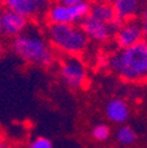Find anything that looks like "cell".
I'll return each instance as SVG.
<instances>
[{
    "label": "cell",
    "mask_w": 147,
    "mask_h": 148,
    "mask_svg": "<svg viewBox=\"0 0 147 148\" xmlns=\"http://www.w3.org/2000/svg\"><path fill=\"white\" fill-rule=\"evenodd\" d=\"M107 65L114 73L128 82L147 80V41L120 49L108 58Z\"/></svg>",
    "instance_id": "6da1fadb"
},
{
    "label": "cell",
    "mask_w": 147,
    "mask_h": 148,
    "mask_svg": "<svg viewBox=\"0 0 147 148\" xmlns=\"http://www.w3.org/2000/svg\"><path fill=\"white\" fill-rule=\"evenodd\" d=\"M12 51L25 62L45 68L51 67L56 59L48 40L35 29H26L13 38Z\"/></svg>",
    "instance_id": "7a4b0ae2"
},
{
    "label": "cell",
    "mask_w": 147,
    "mask_h": 148,
    "mask_svg": "<svg viewBox=\"0 0 147 148\" xmlns=\"http://www.w3.org/2000/svg\"><path fill=\"white\" fill-rule=\"evenodd\" d=\"M46 34L51 46L66 55L81 54L88 46V38L77 25L48 24Z\"/></svg>",
    "instance_id": "3957f363"
},
{
    "label": "cell",
    "mask_w": 147,
    "mask_h": 148,
    "mask_svg": "<svg viewBox=\"0 0 147 148\" xmlns=\"http://www.w3.org/2000/svg\"><path fill=\"white\" fill-rule=\"evenodd\" d=\"M91 4L82 1L74 6H66L59 3H52L45 16L48 24L77 25L89 14Z\"/></svg>",
    "instance_id": "277c9868"
},
{
    "label": "cell",
    "mask_w": 147,
    "mask_h": 148,
    "mask_svg": "<svg viewBox=\"0 0 147 148\" xmlns=\"http://www.w3.org/2000/svg\"><path fill=\"white\" fill-rule=\"evenodd\" d=\"M61 81L71 89H80L87 81V69L77 55H66L59 66Z\"/></svg>",
    "instance_id": "5b68a950"
},
{
    "label": "cell",
    "mask_w": 147,
    "mask_h": 148,
    "mask_svg": "<svg viewBox=\"0 0 147 148\" xmlns=\"http://www.w3.org/2000/svg\"><path fill=\"white\" fill-rule=\"evenodd\" d=\"M4 5L7 10L30 19L45 15L52 5V0H4Z\"/></svg>",
    "instance_id": "8992f818"
},
{
    "label": "cell",
    "mask_w": 147,
    "mask_h": 148,
    "mask_svg": "<svg viewBox=\"0 0 147 148\" xmlns=\"http://www.w3.org/2000/svg\"><path fill=\"white\" fill-rule=\"evenodd\" d=\"M79 27L85 33L88 40L100 42V44L107 42L113 35L108 24H105L95 19L94 16H92L89 14L79 23Z\"/></svg>",
    "instance_id": "52a82bcc"
},
{
    "label": "cell",
    "mask_w": 147,
    "mask_h": 148,
    "mask_svg": "<svg viewBox=\"0 0 147 148\" xmlns=\"http://www.w3.org/2000/svg\"><path fill=\"white\" fill-rule=\"evenodd\" d=\"M144 40L142 31L140 27L139 21L137 20H130L124 21L120 26V28L114 34V41L115 45L120 49H125L128 47H132Z\"/></svg>",
    "instance_id": "ba28073f"
},
{
    "label": "cell",
    "mask_w": 147,
    "mask_h": 148,
    "mask_svg": "<svg viewBox=\"0 0 147 148\" xmlns=\"http://www.w3.org/2000/svg\"><path fill=\"white\" fill-rule=\"evenodd\" d=\"M0 19H1L3 33L10 38H15L20 35L28 28V19L21 14H18L11 10L4 8L0 12Z\"/></svg>",
    "instance_id": "9c48e42d"
},
{
    "label": "cell",
    "mask_w": 147,
    "mask_h": 148,
    "mask_svg": "<svg viewBox=\"0 0 147 148\" xmlns=\"http://www.w3.org/2000/svg\"><path fill=\"white\" fill-rule=\"evenodd\" d=\"M112 6L117 19L122 23L135 20L144 8L142 0H113Z\"/></svg>",
    "instance_id": "30bf717a"
},
{
    "label": "cell",
    "mask_w": 147,
    "mask_h": 148,
    "mask_svg": "<svg viewBox=\"0 0 147 148\" xmlns=\"http://www.w3.org/2000/svg\"><path fill=\"white\" fill-rule=\"evenodd\" d=\"M105 115L112 123L124 125L130 118L131 110L128 103L121 98H113L105 105Z\"/></svg>",
    "instance_id": "8fae6325"
},
{
    "label": "cell",
    "mask_w": 147,
    "mask_h": 148,
    "mask_svg": "<svg viewBox=\"0 0 147 148\" xmlns=\"http://www.w3.org/2000/svg\"><path fill=\"white\" fill-rule=\"evenodd\" d=\"M89 15L94 16L95 19L105 24H111L113 20L117 19L112 4L105 1V0H98V1L92 4L89 10Z\"/></svg>",
    "instance_id": "7c38bea8"
},
{
    "label": "cell",
    "mask_w": 147,
    "mask_h": 148,
    "mask_svg": "<svg viewBox=\"0 0 147 148\" xmlns=\"http://www.w3.org/2000/svg\"><path fill=\"white\" fill-rule=\"evenodd\" d=\"M115 136V141L122 146V147H130L132 145H134L138 140V135L135 133V131L128 125H121L114 134Z\"/></svg>",
    "instance_id": "4fadbf2b"
},
{
    "label": "cell",
    "mask_w": 147,
    "mask_h": 148,
    "mask_svg": "<svg viewBox=\"0 0 147 148\" xmlns=\"http://www.w3.org/2000/svg\"><path fill=\"white\" fill-rule=\"evenodd\" d=\"M111 127L107 123H97L91 129V136L97 142H106L111 138Z\"/></svg>",
    "instance_id": "5bb4252c"
},
{
    "label": "cell",
    "mask_w": 147,
    "mask_h": 148,
    "mask_svg": "<svg viewBox=\"0 0 147 148\" xmlns=\"http://www.w3.org/2000/svg\"><path fill=\"white\" fill-rule=\"evenodd\" d=\"M26 148H54V145L49 138L39 135L31 140Z\"/></svg>",
    "instance_id": "9a60e30c"
},
{
    "label": "cell",
    "mask_w": 147,
    "mask_h": 148,
    "mask_svg": "<svg viewBox=\"0 0 147 148\" xmlns=\"http://www.w3.org/2000/svg\"><path fill=\"white\" fill-rule=\"evenodd\" d=\"M140 27L142 31V36H144V40L147 41V6H145L140 13Z\"/></svg>",
    "instance_id": "2e32d148"
},
{
    "label": "cell",
    "mask_w": 147,
    "mask_h": 148,
    "mask_svg": "<svg viewBox=\"0 0 147 148\" xmlns=\"http://www.w3.org/2000/svg\"><path fill=\"white\" fill-rule=\"evenodd\" d=\"M82 1H85V0H57V3L66 5V6H74V5H78Z\"/></svg>",
    "instance_id": "e0dca14e"
},
{
    "label": "cell",
    "mask_w": 147,
    "mask_h": 148,
    "mask_svg": "<svg viewBox=\"0 0 147 148\" xmlns=\"http://www.w3.org/2000/svg\"><path fill=\"white\" fill-rule=\"evenodd\" d=\"M0 148H13V147L6 139L0 138Z\"/></svg>",
    "instance_id": "ac0fdd59"
},
{
    "label": "cell",
    "mask_w": 147,
    "mask_h": 148,
    "mask_svg": "<svg viewBox=\"0 0 147 148\" xmlns=\"http://www.w3.org/2000/svg\"><path fill=\"white\" fill-rule=\"evenodd\" d=\"M3 34V26H1V19H0V35Z\"/></svg>",
    "instance_id": "d6986e66"
},
{
    "label": "cell",
    "mask_w": 147,
    "mask_h": 148,
    "mask_svg": "<svg viewBox=\"0 0 147 148\" xmlns=\"http://www.w3.org/2000/svg\"><path fill=\"white\" fill-rule=\"evenodd\" d=\"M85 1H87V3H95V1H98V0H85Z\"/></svg>",
    "instance_id": "ffe728a7"
},
{
    "label": "cell",
    "mask_w": 147,
    "mask_h": 148,
    "mask_svg": "<svg viewBox=\"0 0 147 148\" xmlns=\"http://www.w3.org/2000/svg\"><path fill=\"white\" fill-rule=\"evenodd\" d=\"M1 4H4V0H0V5H1Z\"/></svg>",
    "instance_id": "44dd1931"
},
{
    "label": "cell",
    "mask_w": 147,
    "mask_h": 148,
    "mask_svg": "<svg viewBox=\"0 0 147 148\" xmlns=\"http://www.w3.org/2000/svg\"><path fill=\"white\" fill-rule=\"evenodd\" d=\"M97 148H102V147H97Z\"/></svg>",
    "instance_id": "7402d4cb"
},
{
    "label": "cell",
    "mask_w": 147,
    "mask_h": 148,
    "mask_svg": "<svg viewBox=\"0 0 147 148\" xmlns=\"http://www.w3.org/2000/svg\"><path fill=\"white\" fill-rule=\"evenodd\" d=\"M0 54H1V49H0Z\"/></svg>",
    "instance_id": "603a6c76"
}]
</instances>
